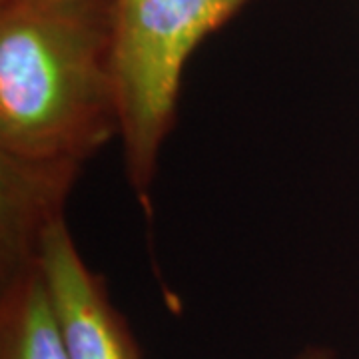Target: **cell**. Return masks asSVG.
<instances>
[{"mask_svg": "<svg viewBox=\"0 0 359 359\" xmlns=\"http://www.w3.org/2000/svg\"><path fill=\"white\" fill-rule=\"evenodd\" d=\"M118 134L112 0H0V271L39 259Z\"/></svg>", "mask_w": 359, "mask_h": 359, "instance_id": "6da1fadb", "label": "cell"}, {"mask_svg": "<svg viewBox=\"0 0 359 359\" xmlns=\"http://www.w3.org/2000/svg\"><path fill=\"white\" fill-rule=\"evenodd\" d=\"M248 0H112L114 72L124 174L150 204L160 150L176 124L192 52Z\"/></svg>", "mask_w": 359, "mask_h": 359, "instance_id": "7a4b0ae2", "label": "cell"}, {"mask_svg": "<svg viewBox=\"0 0 359 359\" xmlns=\"http://www.w3.org/2000/svg\"><path fill=\"white\" fill-rule=\"evenodd\" d=\"M0 359H70L39 259L0 271Z\"/></svg>", "mask_w": 359, "mask_h": 359, "instance_id": "277c9868", "label": "cell"}, {"mask_svg": "<svg viewBox=\"0 0 359 359\" xmlns=\"http://www.w3.org/2000/svg\"><path fill=\"white\" fill-rule=\"evenodd\" d=\"M294 359H335L334 349L325 346H308L297 351Z\"/></svg>", "mask_w": 359, "mask_h": 359, "instance_id": "5b68a950", "label": "cell"}, {"mask_svg": "<svg viewBox=\"0 0 359 359\" xmlns=\"http://www.w3.org/2000/svg\"><path fill=\"white\" fill-rule=\"evenodd\" d=\"M39 266L70 359H144L128 320L116 308L100 273L88 268L66 226L42 233Z\"/></svg>", "mask_w": 359, "mask_h": 359, "instance_id": "3957f363", "label": "cell"}, {"mask_svg": "<svg viewBox=\"0 0 359 359\" xmlns=\"http://www.w3.org/2000/svg\"><path fill=\"white\" fill-rule=\"evenodd\" d=\"M72 2H94V0H72Z\"/></svg>", "mask_w": 359, "mask_h": 359, "instance_id": "8992f818", "label": "cell"}]
</instances>
